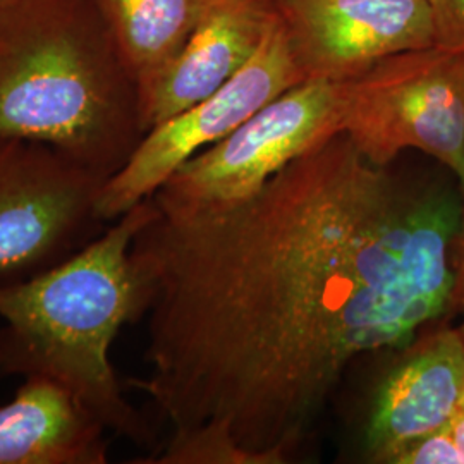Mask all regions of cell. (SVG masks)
Instances as JSON below:
<instances>
[{"label":"cell","mask_w":464,"mask_h":464,"mask_svg":"<svg viewBox=\"0 0 464 464\" xmlns=\"http://www.w3.org/2000/svg\"><path fill=\"white\" fill-rule=\"evenodd\" d=\"M343 134L375 166L420 150L461 179L464 53L402 52L346 82Z\"/></svg>","instance_id":"277c9868"},{"label":"cell","mask_w":464,"mask_h":464,"mask_svg":"<svg viewBox=\"0 0 464 464\" xmlns=\"http://www.w3.org/2000/svg\"><path fill=\"white\" fill-rule=\"evenodd\" d=\"M304 80L351 82L383 59L435 47L427 0H274Z\"/></svg>","instance_id":"ba28073f"},{"label":"cell","mask_w":464,"mask_h":464,"mask_svg":"<svg viewBox=\"0 0 464 464\" xmlns=\"http://www.w3.org/2000/svg\"><path fill=\"white\" fill-rule=\"evenodd\" d=\"M151 210L143 199L66 262L0 287V379L57 382L136 446H151L155 435L126 398L111 351L121 329L145 315L130 251Z\"/></svg>","instance_id":"3957f363"},{"label":"cell","mask_w":464,"mask_h":464,"mask_svg":"<svg viewBox=\"0 0 464 464\" xmlns=\"http://www.w3.org/2000/svg\"><path fill=\"white\" fill-rule=\"evenodd\" d=\"M346 82L304 80L179 167L155 195L181 203L246 198L301 155L343 133Z\"/></svg>","instance_id":"8992f818"},{"label":"cell","mask_w":464,"mask_h":464,"mask_svg":"<svg viewBox=\"0 0 464 464\" xmlns=\"http://www.w3.org/2000/svg\"><path fill=\"white\" fill-rule=\"evenodd\" d=\"M459 329H461V334H463V337H464V320H463V324H461V325H459Z\"/></svg>","instance_id":"e0dca14e"},{"label":"cell","mask_w":464,"mask_h":464,"mask_svg":"<svg viewBox=\"0 0 464 464\" xmlns=\"http://www.w3.org/2000/svg\"><path fill=\"white\" fill-rule=\"evenodd\" d=\"M9 0H0V5H4V4H7Z\"/></svg>","instance_id":"ac0fdd59"},{"label":"cell","mask_w":464,"mask_h":464,"mask_svg":"<svg viewBox=\"0 0 464 464\" xmlns=\"http://www.w3.org/2000/svg\"><path fill=\"white\" fill-rule=\"evenodd\" d=\"M446 429L450 433V437L454 439L458 449L461 450V456H463L464 459V398L461 401V404H459V408H458V411L450 418V421H449Z\"/></svg>","instance_id":"2e32d148"},{"label":"cell","mask_w":464,"mask_h":464,"mask_svg":"<svg viewBox=\"0 0 464 464\" xmlns=\"http://www.w3.org/2000/svg\"><path fill=\"white\" fill-rule=\"evenodd\" d=\"M464 398L461 329L421 335L382 383L366 430V446L385 463L398 449L446 429Z\"/></svg>","instance_id":"30bf717a"},{"label":"cell","mask_w":464,"mask_h":464,"mask_svg":"<svg viewBox=\"0 0 464 464\" xmlns=\"http://www.w3.org/2000/svg\"><path fill=\"white\" fill-rule=\"evenodd\" d=\"M145 134L138 84L99 0L0 5V141L49 145L109 181Z\"/></svg>","instance_id":"7a4b0ae2"},{"label":"cell","mask_w":464,"mask_h":464,"mask_svg":"<svg viewBox=\"0 0 464 464\" xmlns=\"http://www.w3.org/2000/svg\"><path fill=\"white\" fill-rule=\"evenodd\" d=\"M214 0H99L141 95L166 71Z\"/></svg>","instance_id":"7c38bea8"},{"label":"cell","mask_w":464,"mask_h":464,"mask_svg":"<svg viewBox=\"0 0 464 464\" xmlns=\"http://www.w3.org/2000/svg\"><path fill=\"white\" fill-rule=\"evenodd\" d=\"M131 262L160 464H281L349 363L454 310L459 181L408 183L346 134L232 203L151 195Z\"/></svg>","instance_id":"6da1fadb"},{"label":"cell","mask_w":464,"mask_h":464,"mask_svg":"<svg viewBox=\"0 0 464 464\" xmlns=\"http://www.w3.org/2000/svg\"><path fill=\"white\" fill-rule=\"evenodd\" d=\"M461 189V222L456 243V284H454V310L464 316V176L459 179Z\"/></svg>","instance_id":"9a60e30c"},{"label":"cell","mask_w":464,"mask_h":464,"mask_svg":"<svg viewBox=\"0 0 464 464\" xmlns=\"http://www.w3.org/2000/svg\"><path fill=\"white\" fill-rule=\"evenodd\" d=\"M389 464H464L461 450L448 429L431 431L392 452Z\"/></svg>","instance_id":"4fadbf2b"},{"label":"cell","mask_w":464,"mask_h":464,"mask_svg":"<svg viewBox=\"0 0 464 464\" xmlns=\"http://www.w3.org/2000/svg\"><path fill=\"white\" fill-rule=\"evenodd\" d=\"M105 179L44 143L0 141V287L30 281L99 237Z\"/></svg>","instance_id":"5b68a950"},{"label":"cell","mask_w":464,"mask_h":464,"mask_svg":"<svg viewBox=\"0 0 464 464\" xmlns=\"http://www.w3.org/2000/svg\"><path fill=\"white\" fill-rule=\"evenodd\" d=\"M303 82L304 76L277 14L260 49L232 80L143 136L126 166L102 189L103 218L112 222L155 195L201 150L231 134L266 103Z\"/></svg>","instance_id":"52a82bcc"},{"label":"cell","mask_w":464,"mask_h":464,"mask_svg":"<svg viewBox=\"0 0 464 464\" xmlns=\"http://www.w3.org/2000/svg\"><path fill=\"white\" fill-rule=\"evenodd\" d=\"M433 19L435 47L464 53V0H427Z\"/></svg>","instance_id":"5bb4252c"},{"label":"cell","mask_w":464,"mask_h":464,"mask_svg":"<svg viewBox=\"0 0 464 464\" xmlns=\"http://www.w3.org/2000/svg\"><path fill=\"white\" fill-rule=\"evenodd\" d=\"M276 19L274 0H214L176 59L141 95L145 131L232 80L260 49Z\"/></svg>","instance_id":"9c48e42d"},{"label":"cell","mask_w":464,"mask_h":464,"mask_svg":"<svg viewBox=\"0 0 464 464\" xmlns=\"http://www.w3.org/2000/svg\"><path fill=\"white\" fill-rule=\"evenodd\" d=\"M107 431L63 385L28 377L0 406V464H105Z\"/></svg>","instance_id":"8fae6325"}]
</instances>
